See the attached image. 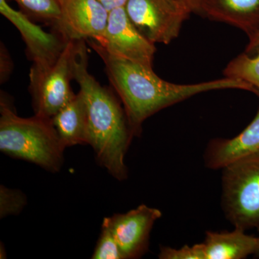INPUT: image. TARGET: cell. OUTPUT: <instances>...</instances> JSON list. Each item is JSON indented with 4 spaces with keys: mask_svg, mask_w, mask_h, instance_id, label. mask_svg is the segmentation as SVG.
Here are the masks:
<instances>
[{
    "mask_svg": "<svg viewBox=\"0 0 259 259\" xmlns=\"http://www.w3.org/2000/svg\"><path fill=\"white\" fill-rule=\"evenodd\" d=\"M90 45L105 64L107 77L123 104L134 136H141L143 123L151 115L198 94L230 89L255 93L248 83L226 76L191 84L168 82L156 75L153 67L112 56L95 40H90Z\"/></svg>",
    "mask_w": 259,
    "mask_h": 259,
    "instance_id": "1",
    "label": "cell"
},
{
    "mask_svg": "<svg viewBox=\"0 0 259 259\" xmlns=\"http://www.w3.org/2000/svg\"><path fill=\"white\" fill-rule=\"evenodd\" d=\"M73 77L79 85L88 112V139L96 161L116 180L128 176L126 153L134 133L124 107L107 88L88 71V56L85 40L76 41Z\"/></svg>",
    "mask_w": 259,
    "mask_h": 259,
    "instance_id": "2",
    "label": "cell"
},
{
    "mask_svg": "<svg viewBox=\"0 0 259 259\" xmlns=\"http://www.w3.org/2000/svg\"><path fill=\"white\" fill-rule=\"evenodd\" d=\"M8 96L0 98V151L10 157L23 160L48 171H60L65 146L49 117L35 115L19 117Z\"/></svg>",
    "mask_w": 259,
    "mask_h": 259,
    "instance_id": "3",
    "label": "cell"
},
{
    "mask_svg": "<svg viewBox=\"0 0 259 259\" xmlns=\"http://www.w3.org/2000/svg\"><path fill=\"white\" fill-rule=\"evenodd\" d=\"M222 207L228 221L246 231L259 228V153L222 168Z\"/></svg>",
    "mask_w": 259,
    "mask_h": 259,
    "instance_id": "4",
    "label": "cell"
},
{
    "mask_svg": "<svg viewBox=\"0 0 259 259\" xmlns=\"http://www.w3.org/2000/svg\"><path fill=\"white\" fill-rule=\"evenodd\" d=\"M76 41H68L53 64H32L30 91L35 115L51 118L74 96L70 82L74 79L73 61Z\"/></svg>",
    "mask_w": 259,
    "mask_h": 259,
    "instance_id": "5",
    "label": "cell"
},
{
    "mask_svg": "<svg viewBox=\"0 0 259 259\" xmlns=\"http://www.w3.org/2000/svg\"><path fill=\"white\" fill-rule=\"evenodd\" d=\"M125 8L135 27L153 44L173 41L192 13L180 0H127Z\"/></svg>",
    "mask_w": 259,
    "mask_h": 259,
    "instance_id": "6",
    "label": "cell"
},
{
    "mask_svg": "<svg viewBox=\"0 0 259 259\" xmlns=\"http://www.w3.org/2000/svg\"><path fill=\"white\" fill-rule=\"evenodd\" d=\"M95 40L109 54L153 67L156 47L135 27L125 7L109 12L106 30Z\"/></svg>",
    "mask_w": 259,
    "mask_h": 259,
    "instance_id": "7",
    "label": "cell"
},
{
    "mask_svg": "<svg viewBox=\"0 0 259 259\" xmlns=\"http://www.w3.org/2000/svg\"><path fill=\"white\" fill-rule=\"evenodd\" d=\"M161 216L160 209L142 204L123 214L104 218L102 225L112 232L124 258H139L148 251L151 230Z\"/></svg>",
    "mask_w": 259,
    "mask_h": 259,
    "instance_id": "8",
    "label": "cell"
},
{
    "mask_svg": "<svg viewBox=\"0 0 259 259\" xmlns=\"http://www.w3.org/2000/svg\"><path fill=\"white\" fill-rule=\"evenodd\" d=\"M60 18L54 25L66 41L97 39L106 30L109 11L98 0H61Z\"/></svg>",
    "mask_w": 259,
    "mask_h": 259,
    "instance_id": "9",
    "label": "cell"
},
{
    "mask_svg": "<svg viewBox=\"0 0 259 259\" xmlns=\"http://www.w3.org/2000/svg\"><path fill=\"white\" fill-rule=\"evenodd\" d=\"M0 13L16 27L26 45L33 64H51L57 60L68 41L59 32H46L23 13L13 9L7 0H0Z\"/></svg>",
    "mask_w": 259,
    "mask_h": 259,
    "instance_id": "10",
    "label": "cell"
},
{
    "mask_svg": "<svg viewBox=\"0 0 259 259\" xmlns=\"http://www.w3.org/2000/svg\"><path fill=\"white\" fill-rule=\"evenodd\" d=\"M259 153V109L253 120L233 139H218L209 142L204 163L211 169H222L232 162Z\"/></svg>",
    "mask_w": 259,
    "mask_h": 259,
    "instance_id": "11",
    "label": "cell"
},
{
    "mask_svg": "<svg viewBox=\"0 0 259 259\" xmlns=\"http://www.w3.org/2000/svg\"><path fill=\"white\" fill-rule=\"evenodd\" d=\"M202 15L236 27L248 39L259 32V0H203Z\"/></svg>",
    "mask_w": 259,
    "mask_h": 259,
    "instance_id": "12",
    "label": "cell"
},
{
    "mask_svg": "<svg viewBox=\"0 0 259 259\" xmlns=\"http://www.w3.org/2000/svg\"><path fill=\"white\" fill-rule=\"evenodd\" d=\"M243 230L207 231L203 242L205 259H243L255 254L258 237L246 234Z\"/></svg>",
    "mask_w": 259,
    "mask_h": 259,
    "instance_id": "13",
    "label": "cell"
},
{
    "mask_svg": "<svg viewBox=\"0 0 259 259\" xmlns=\"http://www.w3.org/2000/svg\"><path fill=\"white\" fill-rule=\"evenodd\" d=\"M65 148L87 144L88 112L86 104L79 92L51 117Z\"/></svg>",
    "mask_w": 259,
    "mask_h": 259,
    "instance_id": "14",
    "label": "cell"
},
{
    "mask_svg": "<svg viewBox=\"0 0 259 259\" xmlns=\"http://www.w3.org/2000/svg\"><path fill=\"white\" fill-rule=\"evenodd\" d=\"M223 75L248 83L259 97V52L253 56L243 53L236 56L227 65Z\"/></svg>",
    "mask_w": 259,
    "mask_h": 259,
    "instance_id": "15",
    "label": "cell"
},
{
    "mask_svg": "<svg viewBox=\"0 0 259 259\" xmlns=\"http://www.w3.org/2000/svg\"><path fill=\"white\" fill-rule=\"evenodd\" d=\"M30 18L55 25L60 18L61 0H15Z\"/></svg>",
    "mask_w": 259,
    "mask_h": 259,
    "instance_id": "16",
    "label": "cell"
},
{
    "mask_svg": "<svg viewBox=\"0 0 259 259\" xmlns=\"http://www.w3.org/2000/svg\"><path fill=\"white\" fill-rule=\"evenodd\" d=\"M27 204L26 195L19 190L0 187V218L18 215Z\"/></svg>",
    "mask_w": 259,
    "mask_h": 259,
    "instance_id": "17",
    "label": "cell"
},
{
    "mask_svg": "<svg viewBox=\"0 0 259 259\" xmlns=\"http://www.w3.org/2000/svg\"><path fill=\"white\" fill-rule=\"evenodd\" d=\"M92 258L125 259L112 232L104 225Z\"/></svg>",
    "mask_w": 259,
    "mask_h": 259,
    "instance_id": "18",
    "label": "cell"
},
{
    "mask_svg": "<svg viewBox=\"0 0 259 259\" xmlns=\"http://www.w3.org/2000/svg\"><path fill=\"white\" fill-rule=\"evenodd\" d=\"M158 256L160 259H205L202 243L191 246L185 245L180 248L161 246Z\"/></svg>",
    "mask_w": 259,
    "mask_h": 259,
    "instance_id": "19",
    "label": "cell"
},
{
    "mask_svg": "<svg viewBox=\"0 0 259 259\" xmlns=\"http://www.w3.org/2000/svg\"><path fill=\"white\" fill-rule=\"evenodd\" d=\"M0 79L1 83H4L9 77L12 71H13V62H12L11 58H10L9 53L7 50L5 46L1 44V49H0Z\"/></svg>",
    "mask_w": 259,
    "mask_h": 259,
    "instance_id": "20",
    "label": "cell"
},
{
    "mask_svg": "<svg viewBox=\"0 0 259 259\" xmlns=\"http://www.w3.org/2000/svg\"><path fill=\"white\" fill-rule=\"evenodd\" d=\"M259 52V32L255 36L249 39L248 45L245 49V54L253 56Z\"/></svg>",
    "mask_w": 259,
    "mask_h": 259,
    "instance_id": "21",
    "label": "cell"
},
{
    "mask_svg": "<svg viewBox=\"0 0 259 259\" xmlns=\"http://www.w3.org/2000/svg\"><path fill=\"white\" fill-rule=\"evenodd\" d=\"M109 12L125 7L127 0H98Z\"/></svg>",
    "mask_w": 259,
    "mask_h": 259,
    "instance_id": "22",
    "label": "cell"
},
{
    "mask_svg": "<svg viewBox=\"0 0 259 259\" xmlns=\"http://www.w3.org/2000/svg\"><path fill=\"white\" fill-rule=\"evenodd\" d=\"M190 8L192 13L202 15V5L203 0H180Z\"/></svg>",
    "mask_w": 259,
    "mask_h": 259,
    "instance_id": "23",
    "label": "cell"
},
{
    "mask_svg": "<svg viewBox=\"0 0 259 259\" xmlns=\"http://www.w3.org/2000/svg\"><path fill=\"white\" fill-rule=\"evenodd\" d=\"M7 255L6 253H5V247L4 245H3V243H1V245H0V258H6Z\"/></svg>",
    "mask_w": 259,
    "mask_h": 259,
    "instance_id": "24",
    "label": "cell"
},
{
    "mask_svg": "<svg viewBox=\"0 0 259 259\" xmlns=\"http://www.w3.org/2000/svg\"><path fill=\"white\" fill-rule=\"evenodd\" d=\"M258 231L259 233V228H258ZM255 255H258L259 257V236H258V250H257L256 253H255Z\"/></svg>",
    "mask_w": 259,
    "mask_h": 259,
    "instance_id": "25",
    "label": "cell"
},
{
    "mask_svg": "<svg viewBox=\"0 0 259 259\" xmlns=\"http://www.w3.org/2000/svg\"></svg>",
    "mask_w": 259,
    "mask_h": 259,
    "instance_id": "26",
    "label": "cell"
}]
</instances>
